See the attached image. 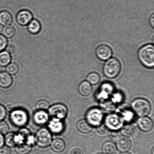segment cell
I'll use <instances>...</instances> for the list:
<instances>
[{
    "label": "cell",
    "mask_w": 154,
    "mask_h": 154,
    "mask_svg": "<svg viewBox=\"0 0 154 154\" xmlns=\"http://www.w3.org/2000/svg\"><path fill=\"white\" fill-rule=\"evenodd\" d=\"M138 57L140 63L147 68H153L154 66V47L153 45L149 44L140 48Z\"/></svg>",
    "instance_id": "6da1fadb"
},
{
    "label": "cell",
    "mask_w": 154,
    "mask_h": 154,
    "mask_svg": "<svg viewBox=\"0 0 154 154\" xmlns=\"http://www.w3.org/2000/svg\"><path fill=\"white\" fill-rule=\"evenodd\" d=\"M121 70V65L116 58H109L104 64L103 72L105 76L109 79L116 78Z\"/></svg>",
    "instance_id": "7a4b0ae2"
},
{
    "label": "cell",
    "mask_w": 154,
    "mask_h": 154,
    "mask_svg": "<svg viewBox=\"0 0 154 154\" xmlns=\"http://www.w3.org/2000/svg\"><path fill=\"white\" fill-rule=\"evenodd\" d=\"M134 112L138 117H146L151 110V106L148 101L143 98H139L134 100L131 104Z\"/></svg>",
    "instance_id": "3957f363"
},
{
    "label": "cell",
    "mask_w": 154,
    "mask_h": 154,
    "mask_svg": "<svg viewBox=\"0 0 154 154\" xmlns=\"http://www.w3.org/2000/svg\"><path fill=\"white\" fill-rule=\"evenodd\" d=\"M9 118L12 123L18 127H23L28 123L29 120L28 112L21 108L12 110L10 112Z\"/></svg>",
    "instance_id": "277c9868"
},
{
    "label": "cell",
    "mask_w": 154,
    "mask_h": 154,
    "mask_svg": "<svg viewBox=\"0 0 154 154\" xmlns=\"http://www.w3.org/2000/svg\"><path fill=\"white\" fill-rule=\"evenodd\" d=\"M104 115L100 109L97 108L90 109L85 115V120L93 127H97L102 124Z\"/></svg>",
    "instance_id": "5b68a950"
},
{
    "label": "cell",
    "mask_w": 154,
    "mask_h": 154,
    "mask_svg": "<svg viewBox=\"0 0 154 154\" xmlns=\"http://www.w3.org/2000/svg\"><path fill=\"white\" fill-rule=\"evenodd\" d=\"M35 143L39 147L45 148L50 145L52 140L51 133L46 128H42L36 133Z\"/></svg>",
    "instance_id": "8992f818"
},
{
    "label": "cell",
    "mask_w": 154,
    "mask_h": 154,
    "mask_svg": "<svg viewBox=\"0 0 154 154\" xmlns=\"http://www.w3.org/2000/svg\"><path fill=\"white\" fill-rule=\"evenodd\" d=\"M48 114L52 118L63 120L67 117L68 109L65 105L57 103L51 106L48 109Z\"/></svg>",
    "instance_id": "52a82bcc"
},
{
    "label": "cell",
    "mask_w": 154,
    "mask_h": 154,
    "mask_svg": "<svg viewBox=\"0 0 154 154\" xmlns=\"http://www.w3.org/2000/svg\"><path fill=\"white\" fill-rule=\"evenodd\" d=\"M106 126L111 131H118L123 125V120L120 116L116 114H109L105 119Z\"/></svg>",
    "instance_id": "ba28073f"
},
{
    "label": "cell",
    "mask_w": 154,
    "mask_h": 154,
    "mask_svg": "<svg viewBox=\"0 0 154 154\" xmlns=\"http://www.w3.org/2000/svg\"><path fill=\"white\" fill-rule=\"evenodd\" d=\"M48 123V130L52 133L58 135L64 131L65 125L61 119L52 118Z\"/></svg>",
    "instance_id": "9c48e42d"
},
{
    "label": "cell",
    "mask_w": 154,
    "mask_h": 154,
    "mask_svg": "<svg viewBox=\"0 0 154 154\" xmlns=\"http://www.w3.org/2000/svg\"><path fill=\"white\" fill-rule=\"evenodd\" d=\"M96 54L99 60L106 61L111 58L112 55V51L111 48L108 45H101L97 48Z\"/></svg>",
    "instance_id": "30bf717a"
},
{
    "label": "cell",
    "mask_w": 154,
    "mask_h": 154,
    "mask_svg": "<svg viewBox=\"0 0 154 154\" xmlns=\"http://www.w3.org/2000/svg\"><path fill=\"white\" fill-rule=\"evenodd\" d=\"M117 149L121 153L128 152L132 147V142L128 137L121 136L116 141Z\"/></svg>",
    "instance_id": "8fae6325"
},
{
    "label": "cell",
    "mask_w": 154,
    "mask_h": 154,
    "mask_svg": "<svg viewBox=\"0 0 154 154\" xmlns=\"http://www.w3.org/2000/svg\"><path fill=\"white\" fill-rule=\"evenodd\" d=\"M49 116L46 111L37 110L33 116L34 123L39 126L46 124L49 121Z\"/></svg>",
    "instance_id": "7c38bea8"
},
{
    "label": "cell",
    "mask_w": 154,
    "mask_h": 154,
    "mask_svg": "<svg viewBox=\"0 0 154 154\" xmlns=\"http://www.w3.org/2000/svg\"><path fill=\"white\" fill-rule=\"evenodd\" d=\"M32 14L28 10H22L17 15V20L20 25L25 26L28 25L32 20Z\"/></svg>",
    "instance_id": "4fadbf2b"
},
{
    "label": "cell",
    "mask_w": 154,
    "mask_h": 154,
    "mask_svg": "<svg viewBox=\"0 0 154 154\" xmlns=\"http://www.w3.org/2000/svg\"><path fill=\"white\" fill-rule=\"evenodd\" d=\"M137 125L140 130L146 132H150L153 127V121L147 116L140 118L137 122Z\"/></svg>",
    "instance_id": "5bb4252c"
},
{
    "label": "cell",
    "mask_w": 154,
    "mask_h": 154,
    "mask_svg": "<svg viewBox=\"0 0 154 154\" xmlns=\"http://www.w3.org/2000/svg\"><path fill=\"white\" fill-rule=\"evenodd\" d=\"M13 82V78L7 72H0V87L7 88L11 86Z\"/></svg>",
    "instance_id": "9a60e30c"
},
{
    "label": "cell",
    "mask_w": 154,
    "mask_h": 154,
    "mask_svg": "<svg viewBox=\"0 0 154 154\" xmlns=\"http://www.w3.org/2000/svg\"><path fill=\"white\" fill-rule=\"evenodd\" d=\"M51 147L54 152L57 153L64 151L66 148V144L65 141L61 138H56L51 142Z\"/></svg>",
    "instance_id": "2e32d148"
},
{
    "label": "cell",
    "mask_w": 154,
    "mask_h": 154,
    "mask_svg": "<svg viewBox=\"0 0 154 154\" xmlns=\"http://www.w3.org/2000/svg\"><path fill=\"white\" fill-rule=\"evenodd\" d=\"M78 91L83 96H88L91 94L93 91L91 85L87 81H82L78 87Z\"/></svg>",
    "instance_id": "e0dca14e"
},
{
    "label": "cell",
    "mask_w": 154,
    "mask_h": 154,
    "mask_svg": "<svg viewBox=\"0 0 154 154\" xmlns=\"http://www.w3.org/2000/svg\"><path fill=\"white\" fill-rule=\"evenodd\" d=\"M77 129L83 134H88L91 132L93 127L85 119L79 121L77 123Z\"/></svg>",
    "instance_id": "ac0fdd59"
},
{
    "label": "cell",
    "mask_w": 154,
    "mask_h": 154,
    "mask_svg": "<svg viewBox=\"0 0 154 154\" xmlns=\"http://www.w3.org/2000/svg\"><path fill=\"white\" fill-rule=\"evenodd\" d=\"M117 150L116 144L112 142H106L102 147V153L103 154H116Z\"/></svg>",
    "instance_id": "d6986e66"
},
{
    "label": "cell",
    "mask_w": 154,
    "mask_h": 154,
    "mask_svg": "<svg viewBox=\"0 0 154 154\" xmlns=\"http://www.w3.org/2000/svg\"><path fill=\"white\" fill-rule=\"evenodd\" d=\"M101 91L100 92L99 96L101 97V98L103 97V99H106L109 95L112 93L113 90L112 85L109 83L106 82L104 83L101 87Z\"/></svg>",
    "instance_id": "ffe728a7"
},
{
    "label": "cell",
    "mask_w": 154,
    "mask_h": 154,
    "mask_svg": "<svg viewBox=\"0 0 154 154\" xmlns=\"http://www.w3.org/2000/svg\"><path fill=\"white\" fill-rule=\"evenodd\" d=\"M13 18L10 13L7 11L0 12V24L3 26H7L11 23Z\"/></svg>",
    "instance_id": "44dd1931"
},
{
    "label": "cell",
    "mask_w": 154,
    "mask_h": 154,
    "mask_svg": "<svg viewBox=\"0 0 154 154\" xmlns=\"http://www.w3.org/2000/svg\"><path fill=\"white\" fill-rule=\"evenodd\" d=\"M28 28L29 31L31 34H37L40 32L41 29V25L38 21L34 19L28 24Z\"/></svg>",
    "instance_id": "7402d4cb"
},
{
    "label": "cell",
    "mask_w": 154,
    "mask_h": 154,
    "mask_svg": "<svg viewBox=\"0 0 154 154\" xmlns=\"http://www.w3.org/2000/svg\"><path fill=\"white\" fill-rule=\"evenodd\" d=\"M11 61V56L7 51L0 52V66L5 67L10 64Z\"/></svg>",
    "instance_id": "603a6c76"
},
{
    "label": "cell",
    "mask_w": 154,
    "mask_h": 154,
    "mask_svg": "<svg viewBox=\"0 0 154 154\" xmlns=\"http://www.w3.org/2000/svg\"><path fill=\"white\" fill-rule=\"evenodd\" d=\"M135 126L134 125H127L122 128L121 133L124 136L129 137L134 135L135 132Z\"/></svg>",
    "instance_id": "cb8c5ba5"
},
{
    "label": "cell",
    "mask_w": 154,
    "mask_h": 154,
    "mask_svg": "<svg viewBox=\"0 0 154 154\" xmlns=\"http://www.w3.org/2000/svg\"><path fill=\"white\" fill-rule=\"evenodd\" d=\"M87 81L91 85H96L99 84L100 78L99 75L96 72H91L89 74L87 77Z\"/></svg>",
    "instance_id": "d4e9b609"
},
{
    "label": "cell",
    "mask_w": 154,
    "mask_h": 154,
    "mask_svg": "<svg viewBox=\"0 0 154 154\" xmlns=\"http://www.w3.org/2000/svg\"><path fill=\"white\" fill-rule=\"evenodd\" d=\"M31 149L32 147L26 143L16 146L15 148L17 153L19 154H28Z\"/></svg>",
    "instance_id": "484cf974"
},
{
    "label": "cell",
    "mask_w": 154,
    "mask_h": 154,
    "mask_svg": "<svg viewBox=\"0 0 154 154\" xmlns=\"http://www.w3.org/2000/svg\"><path fill=\"white\" fill-rule=\"evenodd\" d=\"M14 136L15 134L11 132L6 134L4 137L5 143L8 147L11 148L16 146L14 141Z\"/></svg>",
    "instance_id": "4316f807"
},
{
    "label": "cell",
    "mask_w": 154,
    "mask_h": 154,
    "mask_svg": "<svg viewBox=\"0 0 154 154\" xmlns=\"http://www.w3.org/2000/svg\"><path fill=\"white\" fill-rule=\"evenodd\" d=\"M2 32L3 35L6 37L10 38L14 36L16 30L13 27L8 25L4 27Z\"/></svg>",
    "instance_id": "83f0119b"
},
{
    "label": "cell",
    "mask_w": 154,
    "mask_h": 154,
    "mask_svg": "<svg viewBox=\"0 0 154 154\" xmlns=\"http://www.w3.org/2000/svg\"><path fill=\"white\" fill-rule=\"evenodd\" d=\"M6 70L9 74L14 75L19 72V67L18 65L15 63H11L7 66Z\"/></svg>",
    "instance_id": "f1b7e54d"
},
{
    "label": "cell",
    "mask_w": 154,
    "mask_h": 154,
    "mask_svg": "<svg viewBox=\"0 0 154 154\" xmlns=\"http://www.w3.org/2000/svg\"><path fill=\"white\" fill-rule=\"evenodd\" d=\"M49 103L44 100L38 101L36 104V108L38 110L46 111L49 108Z\"/></svg>",
    "instance_id": "f546056e"
},
{
    "label": "cell",
    "mask_w": 154,
    "mask_h": 154,
    "mask_svg": "<svg viewBox=\"0 0 154 154\" xmlns=\"http://www.w3.org/2000/svg\"><path fill=\"white\" fill-rule=\"evenodd\" d=\"M25 137L19 133L15 134L14 141L16 146L25 143Z\"/></svg>",
    "instance_id": "4dcf8cb0"
},
{
    "label": "cell",
    "mask_w": 154,
    "mask_h": 154,
    "mask_svg": "<svg viewBox=\"0 0 154 154\" xmlns=\"http://www.w3.org/2000/svg\"><path fill=\"white\" fill-rule=\"evenodd\" d=\"M121 132L119 131H111L109 133V137L113 141H116L121 136Z\"/></svg>",
    "instance_id": "1f68e13d"
},
{
    "label": "cell",
    "mask_w": 154,
    "mask_h": 154,
    "mask_svg": "<svg viewBox=\"0 0 154 154\" xmlns=\"http://www.w3.org/2000/svg\"><path fill=\"white\" fill-rule=\"evenodd\" d=\"M9 126L5 122L0 121V133L2 134H7L9 131Z\"/></svg>",
    "instance_id": "d6a6232c"
},
{
    "label": "cell",
    "mask_w": 154,
    "mask_h": 154,
    "mask_svg": "<svg viewBox=\"0 0 154 154\" xmlns=\"http://www.w3.org/2000/svg\"><path fill=\"white\" fill-rule=\"evenodd\" d=\"M97 130L99 134H105L109 131V129L104 124H101L99 126H97Z\"/></svg>",
    "instance_id": "836d02e7"
},
{
    "label": "cell",
    "mask_w": 154,
    "mask_h": 154,
    "mask_svg": "<svg viewBox=\"0 0 154 154\" xmlns=\"http://www.w3.org/2000/svg\"><path fill=\"white\" fill-rule=\"evenodd\" d=\"M25 143L32 147L36 144L35 137L31 134H30L26 139Z\"/></svg>",
    "instance_id": "e575fe53"
},
{
    "label": "cell",
    "mask_w": 154,
    "mask_h": 154,
    "mask_svg": "<svg viewBox=\"0 0 154 154\" xmlns=\"http://www.w3.org/2000/svg\"><path fill=\"white\" fill-rule=\"evenodd\" d=\"M7 40L6 37L0 34V52L3 51L7 47Z\"/></svg>",
    "instance_id": "d590c367"
},
{
    "label": "cell",
    "mask_w": 154,
    "mask_h": 154,
    "mask_svg": "<svg viewBox=\"0 0 154 154\" xmlns=\"http://www.w3.org/2000/svg\"><path fill=\"white\" fill-rule=\"evenodd\" d=\"M7 115V111L4 106L0 104V121H2L5 118Z\"/></svg>",
    "instance_id": "8d00e7d4"
},
{
    "label": "cell",
    "mask_w": 154,
    "mask_h": 154,
    "mask_svg": "<svg viewBox=\"0 0 154 154\" xmlns=\"http://www.w3.org/2000/svg\"><path fill=\"white\" fill-rule=\"evenodd\" d=\"M0 154H11L10 148L7 146H3L0 148Z\"/></svg>",
    "instance_id": "74e56055"
},
{
    "label": "cell",
    "mask_w": 154,
    "mask_h": 154,
    "mask_svg": "<svg viewBox=\"0 0 154 154\" xmlns=\"http://www.w3.org/2000/svg\"><path fill=\"white\" fill-rule=\"evenodd\" d=\"M18 133L23 136L26 139L27 137H28L29 135L31 134V132L28 129L24 128H21Z\"/></svg>",
    "instance_id": "f35d334b"
},
{
    "label": "cell",
    "mask_w": 154,
    "mask_h": 154,
    "mask_svg": "<svg viewBox=\"0 0 154 154\" xmlns=\"http://www.w3.org/2000/svg\"><path fill=\"white\" fill-rule=\"evenodd\" d=\"M16 49H15V47L13 45H11L7 47V52L10 54H13L15 52Z\"/></svg>",
    "instance_id": "ab89813d"
},
{
    "label": "cell",
    "mask_w": 154,
    "mask_h": 154,
    "mask_svg": "<svg viewBox=\"0 0 154 154\" xmlns=\"http://www.w3.org/2000/svg\"><path fill=\"white\" fill-rule=\"evenodd\" d=\"M71 154H83V153L81 149L77 148L72 150Z\"/></svg>",
    "instance_id": "60d3db41"
},
{
    "label": "cell",
    "mask_w": 154,
    "mask_h": 154,
    "mask_svg": "<svg viewBox=\"0 0 154 154\" xmlns=\"http://www.w3.org/2000/svg\"><path fill=\"white\" fill-rule=\"evenodd\" d=\"M4 137L2 134L0 133V148L4 146Z\"/></svg>",
    "instance_id": "b9f144b4"
},
{
    "label": "cell",
    "mask_w": 154,
    "mask_h": 154,
    "mask_svg": "<svg viewBox=\"0 0 154 154\" xmlns=\"http://www.w3.org/2000/svg\"><path fill=\"white\" fill-rule=\"evenodd\" d=\"M149 22L152 28H154V14H152L151 16L149 19Z\"/></svg>",
    "instance_id": "7bdbcfd3"
},
{
    "label": "cell",
    "mask_w": 154,
    "mask_h": 154,
    "mask_svg": "<svg viewBox=\"0 0 154 154\" xmlns=\"http://www.w3.org/2000/svg\"><path fill=\"white\" fill-rule=\"evenodd\" d=\"M120 154H131L130 153H128V152H124V153H121Z\"/></svg>",
    "instance_id": "ee69618b"
},
{
    "label": "cell",
    "mask_w": 154,
    "mask_h": 154,
    "mask_svg": "<svg viewBox=\"0 0 154 154\" xmlns=\"http://www.w3.org/2000/svg\"><path fill=\"white\" fill-rule=\"evenodd\" d=\"M154 148L153 147V148L152 149V154H154Z\"/></svg>",
    "instance_id": "f6af8a7d"
},
{
    "label": "cell",
    "mask_w": 154,
    "mask_h": 154,
    "mask_svg": "<svg viewBox=\"0 0 154 154\" xmlns=\"http://www.w3.org/2000/svg\"><path fill=\"white\" fill-rule=\"evenodd\" d=\"M96 154H103V153H97Z\"/></svg>",
    "instance_id": "bcb514c9"
}]
</instances>
